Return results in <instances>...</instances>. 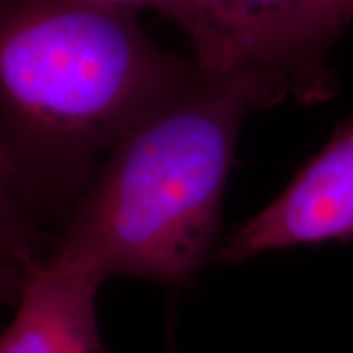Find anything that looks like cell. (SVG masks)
<instances>
[{"mask_svg": "<svg viewBox=\"0 0 353 353\" xmlns=\"http://www.w3.org/2000/svg\"><path fill=\"white\" fill-rule=\"evenodd\" d=\"M345 2V6H347V10H350V16H352L353 20V0H343Z\"/></svg>", "mask_w": 353, "mask_h": 353, "instance_id": "9c48e42d", "label": "cell"}, {"mask_svg": "<svg viewBox=\"0 0 353 353\" xmlns=\"http://www.w3.org/2000/svg\"><path fill=\"white\" fill-rule=\"evenodd\" d=\"M50 222L0 141V273L28 281L50 259L57 243Z\"/></svg>", "mask_w": 353, "mask_h": 353, "instance_id": "8992f818", "label": "cell"}, {"mask_svg": "<svg viewBox=\"0 0 353 353\" xmlns=\"http://www.w3.org/2000/svg\"><path fill=\"white\" fill-rule=\"evenodd\" d=\"M289 101L253 73L201 69L112 145L65 218L53 257L106 283L187 285L218 252L228 179L250 114Z\"/></svg>", "mask_w": 353, "mask_h": 353, "instance_id": "6da1fadb", "label": "cell"}, {"mask_svg": "<svg viewBox=\"0 0 353 353\" xmlns=\"http://www.w3.org/2000/svg\"><path fill=\"white\" fill-rule=\"evenodd\" d=\"M353 238V120L292 176L283 192L243 222L214 259L241 263L261 253Z\"/></svg>", "mask_w": 353, "mask_h": 353, "instance_id": "277c9868", "label": "cell"}, {"mask_svg": "<svg viewBox=\"0 0 353 353\" xmlns=\"http://www.w3.org/2000/svg\"><path fill=\"white\" fill-rule=\"evenodd\" d=\"M97 275L51 255L26 283L0 332V353H106L99 328Z\"/></svg>", "mask_w": 353, "mask_h": 353, "instance_id": "5b68a950", "label": "cell"}, {"mask_svg": "<svg viewBox=\"0 0 353 353\" xmlns=\"http://www.w3.org/2000/svg\"><path fill=\"white\" fill-rule=\"evenodd\" d=\"M30 281V279H28ZM26 279L12 277V275H4L0 273V308L6 306V304H16L22 290H24Z\"/></svg>", "mask_w": 353, "mask_h": 353, "instance_id": "52a82bcc", "label": "cell"}, {"mask_svg": "<svg viewBox=\"0 0 353 353\" xmlns=\"http://www.w3.org/2000/svg\"><path fill=\"white\" fill-rule=\"evenodd\" d=\"M106 2L116 4V6H124V8L136 10V12L139 8H153L157 12H163L169 0H106Z\"/></svg>", "mask_w": 353, "mask_h": 353, "instance_id": "ba28073f", "label": "cell"}, {"mask_svg": "<svg viewBox=\"0 0 353 353\" xmlns=\"http://www.w3.org/2000/svg\"><path fill=\"white\" fill-rule=\"evenodd\" d=\"M161 14L202 69L267 77L304 104L336 92L330 57L353 24L343 0H169Z\"/></svg>", "mask_w": 353, "mask_h": 353, "instance_id": "3957f363", "label": "cell"}, {"mask_svg": "<svg viewBox=\"0 0 353 353\" xmlns=\"http://www.w3.org/2000/svg\"><path fill=\"white\" fill-rule=\"evenodd\" d=\"M201 69L106 0H0V141L65 222L128 128Z\"/></svg>", "mask_w": 353, "mask_h": 353, "instance_id": "7a4b0ae2", "label": "cell"}]
</instances>
